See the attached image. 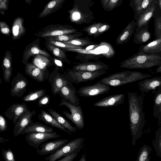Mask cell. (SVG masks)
I'll list each match as a JSON object with an SVG mask.
<instances>
[{"instance_id":"obj_1","label":"cell","mask_w":161,"mask_h":161,"mask_svg":"<svg viewBox=\"0 0 161 161\" xmlns=\"http://www.w3.org/2000/svg\"><path fill=\"white\" fill-rule=\"evenodd\" d=\"M130 127L133 146L137 140L141 138L145 124V114L143 112V99L136 93L128 92Z\"/></svg>"},{"instance_id":"obj_2","label":"cell","mask_w":161,"mask_h":161,"mask_svg":"<svg viewBox=\"0 0 161 161\" xmlns=\"http://www.w3.org/2000/svg\"><path fill=\"white\" fill-rule=\"evenodd\" d=\"M94 3L93 0H74L72 8L68 11L69 19L77 25L93 23L95 18L91 8Z\"/></svg>"},{"instance_id":"obj_3","label":"cell","mask_w":161,"mask_h":161,"mask_svg":"<svg viewBox=\"0 0 161 161\" xmlns=\"http://www.w3.org/2000/svg\"><path fill=\"white\" fill-rule=\"evenodd\" d=\"M160 65V56L157 54H147L139 51L121 62L119 66L121 68L128 69H144Z\"/></svg>"},{"instance_id":"obj_4","label":"cell","mask_w":161,"mask_h":161,"mask_svg":"<svg viewBox=\"0 0 161 161\" xmlns=\"http://www.w3.org/2000/svg\"><path fill=\"white\" fill-rule=\"evenodd\" d=\"M149 74L139 71H125L111 74L102 78L99 82L108 86H119L148 78Z\"/></svg>"},{"instance_id":"obj_5","label":"cell","mask_w":161,"mask_h":161,"mask_svg":"<svg viewBox=\"0 0 161 161\" xmlns=\"http://www.w3.org/2000/svg\"><path fill=\"white\" fill-rule=\"evenodd\" d=\"M107 73L105 70L89 71L68 69L62 74L64 77L71 82L79 84L92 80Z\"/></svg>"},{"instance_id":"obj_6","label":"cell","mask_w":161,"mask_h":161,"mask_svg":"<svg viewBox=\"0 0 161 161\" xmlns=\"http://www.w3.org/2000/svg\"><path fill=\"white\" fill-rule=\"evenodd\" d=\"M59 106H65L70 110L71 114L67 111H63V114L75 125L78 129H82L85 126L84 117L81 107L71 104L66 99L61 100Z\"/></svg>"},{"instance_id":"obj_7","label":"cell","mask_w":161,"mask_h":161,"mask_svg":"<svg viewBox=\"0 0 161 161\" xmlns=\"http://www.w3.org/2000/svg\"><path fill=\"white\" fill-rule=\"evenodd\" d=\"M73 26L68 25L51 24L46 26L35 34L38 37L44 38L47 36H55L72 34L77 31Z\"/></svg>"},{"instance_id":"obj_8","label":"cell","mask_w":161,"mask_h":161,"mask_svg":"<svg viewBox=\"0 0 161 161\" xmlns=\"http://www.w3.org/2000/svg\"><path fill=\"white\" fill-rule=\"evenodd\" d=\"M84 138H76L67 143L60 149L46 157L44 160L55 161L71 153L82 145Z\"/></svg>"},{"instance_id":"obj_9","label":"cell","mask_w":161,"mask_h":161,"mask_svg":"<svg viewBox=\"0 0 161 161\" xmlns=\"http://www.w3.org/2000/svg\"><path fill=\"white\" fill-rule=\"evenodd\" d=\"M60 137V135L54 131L51 132H31L26 135L25 139L30 146L37 149L41 144L46 141Z\"/></svg>"},{"instance_id":"obj_10","label":"cell","mask_w":161,"mask_h":161,"mask_svg":"<svg viewBox=\"0 0 161 161\" xmlns=\"http://www.w3.org/2000/svg\"><path fill=\"white\" fill-rule=\"evenodd\" d=\"M110 89L109 86L98 81L93 85L82 86L77 93L81 97H90L107 93Z\"/></svg>"},{"instance_id":"obj_11","label":"cell","mask_w":161,"mask_h":161,"mask_svg":"<svg viewBox=\"0 0 161 161\" xmlns=\"http://www.w3.org/2000/svg\"><path fill=\"white\" fill-rule=\"evenodd\" d=\"M40 42V39L37 38L27 46L23 53L22 61L23 64L25 65L31 57L37 54H42L48 58L51 57L48 52L41 48Z\"/></svg>"},{"instance_id":"obj_12","label":"cell","mask_w":161,"mask_h":161,"mask_svg":"<svg viewBox=\"0 0 161 161\" xmlns=\"http://www.w3.org/2000/svg\"><path fill=\"white\" fill-rule=\"evenodd\" d=\"M28 85V80L22 74L18 73L11 81V95L21 97L25 92Z\"/></svg>"},{"instance_id":"obj_13","label":"cell","mask_w":161,"mask_h":161,"mask_svg":"<svg viewBox=\"0 0 161 161\" xmlns=\"http://www.w3.org/2000/svg\"><path fill=\"white\" fill-rule=\"evenodd\" d=\"M48 80L50 84L52 92L54 96L59 94L61 89L71 82L66 80L57 69L49 75Z\"/></svg>"},{"instance_id":"obj_14","label":"cell","mask_w":161,"mask_h":161,"mask_svg":"<svg viewBox=\"0 0 161 161\" xmlns=\"http://www.w3.org/2000/svg\"><path fill=\"white\" fill-rule=\"evenodd\" d=\"M28 110L25 103H14L6 110L3 114L9 119L12 120L13 123L15 125L19 119Z\"/></svg>"},{"instance_id":"obj_15","label":"cell","mask_w":161,"mask_h":161,"mask_svg":"<svg viewBox=\"0 0 161 161\" xmlns=\"http://www.w3.org/2000/svg\"><path fill=\"white\" fill-rule=\"evenodd\" d=\"M69 141L67 139H58L42 143L40 146V149H36V152L40 155L51 154L60 149Z\"/></svg>"},{"instance_id":"obj_16","label":"cell","mask_w":161,"mask_h":161,"mask_svg":"<svg viewBox=\"0 0 161 161\" xmlns=\"http://www.w3.org/2000/svg\"><path fill=\"white\" fill-rule=\"evenodd\" d=\"M36 112L34 110H28L24 113L18 120L14 125V136H17L21 134L25 129L33 121L32 117L35 115Z\"/></svg>"},{"instance_id":"obj_17","label":"cell","mask_w":161,"mask_h":161,"mask_svg":"<svg viewBox=\"0 0 161 161\" xmlns=\"http://www.w3.org/2000/svg\"><path fill=\"white\" fill-rule=\"evenodd\" d=\"M72 69L77 70L93 71L105 70L109 69V66L106 64L100 61H84L78 63L72 67Z\"/></svg>"},{"instance_id":"obj_18","label":"cell","mask_w":161,"mask_h":161,"mask_svg":"<svg viewBox=\"0 0 161 161\" xmlns=\"http://www.w3.org/2000/svg\"><path fill=\"white\" fill-rule=\"evenodd\" d=\"M77 93L76 89L70 82L61 89L59 94L60 97L66 99L71 104L79 105L80 99L76 95Z\"/></svg>"},{"instance_id":"obj_19","label":"cell","mask_w":161,"mask_h":161,"mask_svg":"<svg viewBox=\"0 0 161 161\" xmlns=\"http://www.w3.org/2000/svg\"><path fill=\"white\" fill-rule=\"evenodd\" d=\"M125 99L124 94L110 95L94 103L95 107H110L116 106L123 103Z\"/></svg>"},{"instance_id":"obj_20","label":"cell","mask_w":161,"mask_h":161,"mask_svg":"<svg viewBox=\"0 0 161 161\" xmlns=\"http://www.w3.org/2000/svg\"><path fill=\"white\" fill-rule=\"evenodd\" d=\"M157 3V0H155L144 12L134 19L136 23V28H140L149 24L153 17Z\"/></svg>"},{"instance_id":"obj_21","label":"cell","mask_w":161,"mask_h":161,"mask_svg":"<svg viewBox=\"0 0 161 161\" xmlns=\"http://www.w3.org/2000/svg\"><path fill=\"white\" fill-rule=\"evenodd\" d=\"M136 27V23L134 19L128 24L118 36L116 40V44L123 45L126 43L134 33Z\"/></svg>"},{"instance_id":"obj_22","label":"cell","mask_w":161,"mask_h":161,"mask_svg":"<svg viewBox=\"0 0 161 161\" xmlns=\"http://www.w3.org/2000/svg\"><path fill=\"white\" fill-rule=\"evenodd\" d=\"M2 68L3 72V78L5 82H9L13 74L12 56L10 51L5 53L2 62Z\"/></svg>"},{"instance_id":"obj_23","label":"cell","mask_w":161,"mask_h":161,"mask_svg":"<svg viewBox=\"0 0 161 161\" xmlns=\"http://www.w3.org/2000/svg\"><path fill=\"white\" fill-rule=\"evenodd\" d=\"M144 79L138 83L139 89L143 92L147 93L157 87H161V76H156L150 79L146 78Z\"/></svg>"},{"instance_id":"obj_24","label":"cell","mask_w":161,"mask_h":161,"mask_svg":"<svg viewBox=\"0 0 161 161\" xmlns=\"http://www.w3.org/2000/svg\"><path fill=\"white\" fill-rule=\"evenodd\" d=\"M149 24H147L140 28H136L134 33L133 41L136 44H141L147 42L151 36L149 31Z\"/></svg>"},{"instance_id":"obj_25","label":"cell","mask_w":161,"mask_h":161,"mask_svg":"<svg viewBox=\"0 0 161 161\" xmlns=\"http://www.w3.org/2000/svg\"><path fill=\"white\" fill-rule=\"evenodd\" d=\"M25 65V72L27 75L39 82L45 80L46 75L44 73L33 64L27 62Z\"/></svg>"},{"instance_id":"obj_26","label":"cell","mask_w":161,"mask_h":161,"mask_svg":"<svg viewBox=\"0 0 161 161\" xmlns=\"http://www.w3.org/2000/svg\"><path fill=\"white\" fill-rule=\"evenodd\" d=\"M38 117L40 120L44 122L46 125H49L53 127L57 128L64 131L70 135H72L71 132L59 124L51 114L47 112L46 111L42 109L41 113L38 115Z\"/></svg>"},{"instance_id":"obj_27","label":"cell","mask_w":161,"mask_h":161,"mask_svg":"<svg viewBox=\"0 0 161 161\" xmlns=\"http://www.w3.org/2000/svg\"><path fill=\"white\" fill-rule=\"evenodd\" d=\"M65 0H51L46 4L43 11L39 16V18L45 17L56 12L63 5Z\"/></svg>"},{"instance_id":"obj_28","label":"cell","mask_w":161,"mask_h":161,"mask_svg":"<svg viewBox=\"0 0 161 161\" xmlns=\"http://www.w3.org/2000/svg\"><path fill=\"white\" fill-rule=\"evenodd\" d=\"M32 63L44 72L45 75L48 67L53 65L50 58L41 54L34 55L32 60Z\"/></svg>"},{"instance_id":"obj_29","label":"cell","mask_w":161,"mask_h":161,"mask_svg":"<svg viewBox=\"0 0 161 161\" xmlns=\"http://www.w3.org/2000/svg\"><path fill=\"white\" fill-rule=\"evenodd\" d=\"M53 131V129L44 124L39 122H31L23 131L21 135L31 132H51Z\"/></svg>"},{"instance_id":"obj_30","label":"cell","mask_w":161,"mask_h":161,"mask_svg":"<svg viewBox=\"0 0 161 161\" xmlns=\"http://www.w3.org/2000/svg\"><path fill=\"white\" fill-rule=\"evenodd\" d=\"M139 51L147 54H156L161 53V38L155 39L146 45H141Z\"/></svg>"},{"instance_id":"obj_31","label":"cell","mask_w":161,"mask_h":161,"mask_svg":"<svg viewBox=\"0 0 161 161\" xmlns=\"http://www.w3.org/2000/svg\"><path fill=\"white\" fill-rule=\"evenodd\" d=\"M49 114L70 132H75L77 130L76 127L73 126L65 118L63 117L58 112L54 109L49 108L48 110Z\"/></svg>"},{"instance_id":"obj_32","label":"cell","mask_w":161,"mask_h":161,"mask_svg":"<svg viewBox=\"0 0 161 161\" xmlns=\"http://www.w3.org/2000/svg\"><path fill=\"white\" fill-rule=\"evenodd\" d=\"M45 46L48 50L62 62H65L68 64L71 63V62L68 59L65 51L61 48L53 45L46 42Z\"/></svg>"},{"instance_id":"obj_33","label":"cell","mask_w":161,"mask_h":161,"mask_svg":"<svg viewBox=\"0 0 161 161\" xmlns=\"http://www.w3.org/2000/svg\"><path fill=\"white\" fill-rule=\"evenodd\" d=\"M154 21V33L155 39L161 38V9L158 4L156 8L153 16Z\"/></svg>"},{"instance_id":"obj_34","label":"cell","mask_w":161,"mask_h":161,"mask_svg":"<svg viewBox=\"0 0 161 161\" xmlns=\"http://www.w3.org/2000/svg\"><path fill=\"white\" fill-rule=\"evenodd\" d=\"M83 35V34L82 32L77 31L73 33L55 36H47L44 37V38L46 41L53 40L64 42L69 41L76 38L82 36Z\"/></svg>"},{"instance_id":"obj_35","label":"cell","mask_w":161,"mask_h":161,"mask_svg":"<svg viewBox=\"0 0 161 161\" xmlns=\"http://www.w3.org/2000/svg\"><path fill=\"white\" fill-rule=\"evenodd\" d=\"M153 116L157 118L160 122L161 120V89L160 88L154 96L153 109Z\"/></svg>"},{"instance_id":"obj_36","label":"cell","mask_w":161,"mask_h":161,"mask_svg":"<svg viewBox=\"0 0 161 161\" xmlns=\"http://www.w3.org/2000/svg\"><path fill=\"white\" fill-rule=\"evenodd\" d=\"M26 32V30L21 21L15 22L12 28V38L13 41L19 39L24 36Z\"/></svg>"},{"instance_id":"obj_37","label":"cell","mask_w":161,"mask_h":161,"mask_svg":"<svg viewBox=\"0 0 161 161\" xmlns=\"http://www.w3.org/2000/svg\"><path fill=\"white\" fill-rule=\"evenodd\" d=\"M63 42L70 45L83 47L97 44L91 41L90 39L88 37L76 38L72 40Z\"/></svg>"},{"instance_id":"obj_38","label":"cell","mask_w":161,"mask_h":161,"mask_svg":"<svg viewBox=\"0 0 161 161\" xmlns=\"http://www.w3.org/2000/svg\"><path fill=\"white\" fill-rule=\"evenodd\" d=\"M152 148L150 146L144 145L140 149L136 161H149L151 159L150 155Z\"/></svg>"},{"instance_id":"obj_39","label":"cell","mask_w":161,"mask_h":161,"mask_svg":"<svg viewBox=\"0 0 161 161\" xmlns=\"http://www.w3.org/2000/svg\"><path fill=\"white\" fill-rule=\"evenodd\" d=\"M155 0H142L136 6L134 10V19L144 12Z\"/></svg>"},{"instance_id":"obj_40","label":"cell","mask_w":161,"mask_h":161,"mask_svg":"<svg viewBox=\"0 0 161 161\" xmlns=\"http://www.w3.org/2000/svg\"><path fill=\"white\" fill-rule=\"evenodd\" d=\"M46 90L43 89H41L34 92H31L22 98L23 100L25 102L33 101L44 95Z\"/></svg>"},{"instance_id":"obj_41","label":"cell","mask_w":161,"mask_h":161,"mask_svg":"<svg viewBox=\"0 0 161 161\" xmlns=\"http://www.w3.org/2000/svg\"><path fill=\"white\" fill-rule=\"evenodd\" d=\"M153 147L157 155L161 158V128H159L156 132L155 139L153 142Z\"/></svg>"},{"instance_id":"obj_42","label":"cell","mask_w":161,"mask_h":161,"mask_svg":"<svg viewBox=\"0 0 161 161\" xmlns=\"http://www.w3.org/2000/svg\"><path fill=\"white\" fill-rule=\"evenodd\" d=\"M47 42L61 48L84 49L83 47L70 45L63 42L53 41H46Z\"/></svg>"},{"instance_id":"obj_43","label":"cell","mask_w":161,"mask_h":161,"mask_svg":"<svg viewBox=\"0 0 161 161\" xmlns=\"http://www.w3.org/2000/svg\"><path fill=\"white\" fill-rule=\"evenodd\" d=\"M102 24V22L95 23L84 27L80 31L86 32L89 36H93L97 32Z\"/></svg>"},{"instance_id":"obj_44","label":"cell","mask_w":161,"mask_h":161,"mask_svg":"<svg viewBox=\"0 0 161 161\" xmlns=\"http://www.w3.org/2000/svg\"><path fill=\"white\" fill-rule=\"evenodd\" d=\"M123 1V0H109L103 9L106 11H111L120 6Z\"/></svg>"},{"instance_id":"obj_45","label":"cell","mask_w":161,"mask_h":161,"mask_svg":"<svg viewBox=\"0 0 161 161\" xmlns=\"http://www.w3.org/2000/svg\"><path fill=\"white\" fill-rule=\"evenodd\" d=\"M3 158L6 161H15L14 155L12 151L9 148L6 150L3 149L2 151Z\"/></svg>"},{"instance_id":"obj_46","label":"cell","mask_w":161,"mask_h":161,"mask_svg":"<svg viewBox=\"0 0 161 161\" xmlns=\"http://www.w3.org/2000/svg\"><path fill=\"white\" fill-rule=\"evenodd\" d=\"M83 148L82 145L80 147L75 151L63 157V158L58 160V161H73L76 158L78 153Z\"/></svg>"},{"instance_id":"obj_47","label":"cell","mask_w":161,"mask_h":161,"mask_svg":"<svg viewBox=\"0 0 161 161\" xmlns=\"http://www.w3.org/2000/svg\"><path fill=\"white\" fill-rule=\"evenodd\" d=\"M110 27L111 26L109 24L107 23H103L97 32L93 36L94 37H97L109 30Z\"/></svg>"},{"instance_id":"obj_48","label":"cell","mask_w":161,"mask_h":161,"mask_svg":"<svg viewBox=\"0 0 161 161\" xmlns=\"http://www.w3.org/2000/svg\"><path fill=\"white\" fill-rule=\"evenodd\" d=\"M50 97L48 95H44L38 99V105L39 107H47L50 103Z\"/></svg>"},{"instance_id":"obj_49","label":"cell","mask_w":161,"mask_h":161,"mask_svg":"<svg viewBox=\"0 0 161 161\" xmlns=\"http://www.w3.org/2000/svg\"><path fill=\"white\" fill-rule=\"evenodd\" d=\"M7 127V123L6 119L2 114H0V132L6 131Z\"/></svg>"},{"instance_id":"obj_50","label":"cell","mask_w":161,"mask_h":161,"mask_svg":"<svg viewBox=\"0 0 161 161\" xmlns=\"http://www.w3.org/2000/svg\"><path fill=\"white\" fill-rule=\"evenodd\" d=\"M0 27L1 33L5 35L9 36L10 31L8 26L4 23H0Z\"/></svg>"},{"instance_id":"obj_51","label":"cell","mask_w":161,"mask_h":161,"mask_svg":"<svg viewBox=\"0 0 161 161\" xmlns=\"http://www.w3.org/2000/svg\"><path fill=\"white\" fill-rule=\"evenodd\" d=\"M142 0H130L129 6L134 10L136 6Z\"/></svg>"},{"instance_id":"obj_52","label":"cell","mask_w":161,"mask_h":161,"mask_svg":"<svg viewBox=\"0 0 161 161\" xmlns=\"http://www.w3.org/2000/svg\"><path fill=\"white\" fill-rule=\"evenodd\" d=\"M54 63L57 66L60 67H62L63 65L62 62L59 60L57 59L54 58H53Z\"/></svg>"},{"instance_id":"obj_53","label":"cell","mask_w":161,"mask_h":161,"mask_svg":"<svg viewBox=\"0 0 161 161\" xmlns=\"http://www.w3.org/2000/svg\"><path fill=\"white\" fill-rule=\"evenodd\" d=\"M109 0H100L101 3L104 9Z\"/></svg>"},{"instance_id":"obj_54","label":"cell","mask_w":161,"mask_h":161,"mask_svg":"<svg viewBox=\"0 0 161 161\" xmlns=\"http://www.w3.org/2000/svg\"><path fill=\"white\" fill-rule=\"evenodd\" d=\"M9 139H6L5 138H3L1 137H0V143H3L5 142H8Z\"/></svg>"},{"instance_id":"obj_55","label":"cell","mask_w":161,"mask_h":161,"mask_svg":"<svg viewBox=\"0 0 161 161\" xmlns=\"http://www.w3.org/2000/svg\"><path fill=\"white\" fill-rule=\"evenodd\" d=\"M79 161H86V153L84 154L81 157Z\"/></svg>"},{"instance_id":"obj_56","label":"cell","mask_w":161,"mask_h":161,"mask_svg":"<svg viewBox=\"0 0 161 161\" xmlns=\"http://www.w3.org/2000/svg\"><path fill=\"white\" fill-rule=\"evenodd\" d=\"M158 67L156 69V73H161V65L158 66Z\"/></svg>"},{"instance_id":"obj_57","label":"cell","mask_w":161,"mask_h":161,"mask_svg":"<svg viewBox=\"0 0 161 161\" xmlns=\"http://www.w3.org/2000/svg\"><path fill=\"white\" fill-rule=\"evenodd\" d=\"M158 2L159 7L161 9V0H157Z\"/></svg>"},{"instance_id":"obj_58","label":"cell","mask_w":161,"mask_h":161,"mask_svg":"<svg viewBox=\"0 0 161 161\" xmlns=\"http://www.w3.org/2000/svg\"><path fill=\"white\" fill-rule=\"evenodd\" d=\"M26 2L28 3L29 4H31V0H25Z\"/></svg>"},{"instance_id":"obj_59","label":"cell","mask_w":161,"mask_h":161,"mask_svg":"<svg viewBox=\"0 0 161 161\" xmlns=\"http://www.w3.org/2000/svg\"><path fill=\"white\" fill-rule=\"evenodd\" d=\"M2 83V80L1 78V75H0V84H1Z\"/></svg>"}]
</instances>
